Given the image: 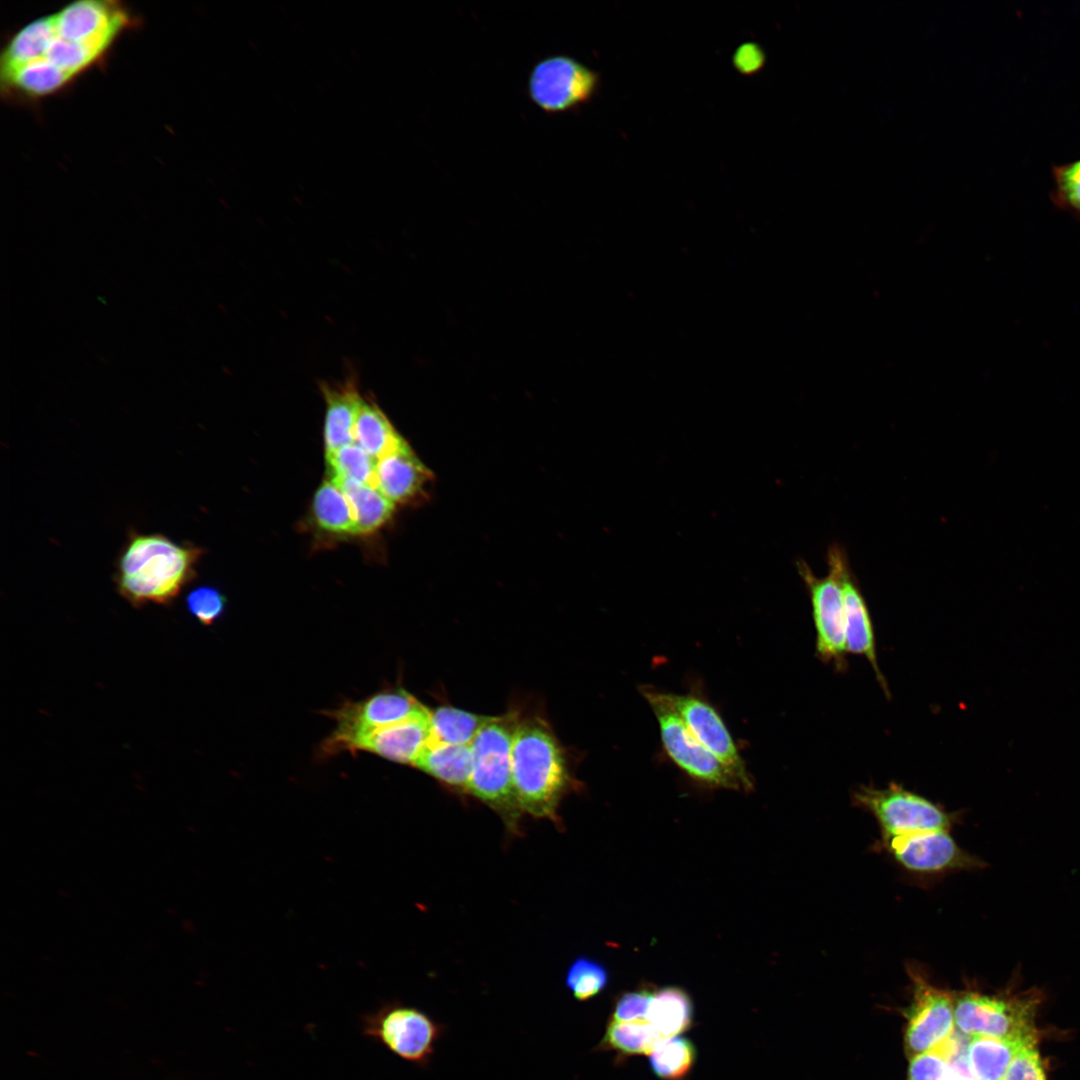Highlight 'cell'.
<instances>
[{"instance_id": "83f0119b", "label": "cell", "mask_w": 1080, "mask_h": 1080, "mask_svg": "<svg viewBox=\"0 0 1080 1080\" xmlns=\"http://www.w3.org/2000/svg\"><path fill=\"white\" fill-rule=\"evenodd\" d=\"M967 1046L954 1031L948 1038L911 1059L909 1080H942L952 1059Z\"/></svg>"}, {"instance_id": "d4e9b609", "label": "cell", "mask_w": 1080, "mask_h": 1080, "mask_svg": "<svg viewBox=\"0 0 1080 1080\" xmlns=\"http://www.w3.org/2000/svg\"><path fill=\"white\" fill-rule=\"evenodd\" d=\"M697 1059L694 1043L683 1036L660 1039L649 1054V1067L661 1080H686Z\"/></svg>"}, {"instance_id": "d590c367", "label": "cell", "mask_w": 1080, "mask_h": 1080, "mask_svg": "<svg viewBox=\"0 0 1080 1080\" xmlns=\"http://www.w3.org/2000/svg\"><path fill=\"white\" fill-rule=\"evenodd\" d=\"M942 1080H977L967 1066L966 1050L959 1052L951 1061L949 1068Z\"/></svg>"}, {"instance_id": "44dd1931", "label": "cell", "mask_w": 1080, "mask_h": 1080, "mask_svg": "<svg viewBox=\"0 0 1080 1080\" xmlns=\"http://www.w3.org/2000/svg\"><path fill=\"white\" fill-rule=\"evenodd\" d=\"M647 1020L662 1038L678 1036L693 1026L692 998L681 987H663L654 993Z\"/></svg>"}, {"instance_id": "5b68a950", "label": "cell", "mask_w": 1080, "mask_h": 1080, "mask_svg": "<svg viewBox=\"0 0 1080 1080\" xmlns=\"http://www.w3.org/2000/svg\"><path fill=\"white\" fill-rule=\"evenodd\" d=\"M828 574L818 578L804 560L796 568L807 587L816 632V657L837 672L848 668L845 645L842 577L849 566L845 552L838 545L828 551Z\"/></svg>"}, {"instance_id": "d6a6232c", "label": "cell", "mask_w": 1080, "mask_h": 1080, "mask_svg": "<svg viewBox=\"0 0 1080 1080\" xmlns=\"http://www.w3.org/2000/svg\"><path fill=\"white\" fill-rule=\"evenodd\" d=\"M655 991L650 985L622 993L615 999L610 1019L619 1022L647 1020Z\"/></svg>"}, {"instance_id": "8992f818", "label": "cell", "mask_w": 1080, "mask_h": 1080, "mask_svg": "<svg viewBox=\"0 0 1080 1080\" xmlns=\"http://www.w3.org/2000/svg\"><path fill=\"white\" fill-rule=\"evenodd\" d=\"M362 1034L401 1060L422 1069L430 1065L447 1027L425 1011L400 1002L383 1004L361 1017Z\"/></svg>"}, {"instance_id": "4316f807", "label": "cell", "mask_w": 1080, "mask_h": 1080, "mask_svg": "<svg viewBox=\"0 0 1080 1080\" xmlns=\"http://www.w3.org/2000/svg\"><path fill=\"white\" fill-rule=\"evenodd\" d=\"M313 515L317 524L336 534H355V519L348 499L331 479L314 494Z\"/></svg>"}, {"instance_id": "8fae6325", "label": "cell", "mask_w": 1080, "mask_h": 1080, "mask_svg": "<svg viewBox=\"0 0 1080 1080\" xmlns=\"http://www.w3.org/2000/svg\"><path fill=\"white\" fill-rule=\"evenodd\" d=\"M528 96L542 111L560 114L588 102L599 88V76L568 55H551L538 61L528 78Z\"/></svg>"}, {"instance_id": "9a60e30c", "label": "cell", "mask_w": 1080, "mask_h": 1080, "mask_svg": "<svg viewBox=\"0 0 1080 1080\" xmlns=\"http://www.w3.org/2000/svg\"><path fill=\"white\" fill-rule=\"evenodd\" d=\"M431 480V471L406 441L376 460L374 487L394 504L421 496Z\"/></svg>"}, {"instance_id": "ac0fdd59", "label": "cell", "mask_w": 1080, "mask_h": 1080, "mask_svg": "<svg viewBox=\"0 0 1080 1080\" xmlns=\"http://www.w3.org/2000/svg\"><path fill=\"white\" fill-rule=\"evenodd\" d=\"M326 403L324 443L326 453L355 442L354 429L363 398L352 377L342 383L320 384Z\"/></svg>"}, {"instance_id": "7a4b0ae2", "label": "cell", "mask_w": 1080, "mask_h": 1080, "mask_svg": "<svg viewBox=\"0 0 1080 1080\" xmlns=\"http://www.w3.org/2000/svg\"><path fill=\"white\" fill-rule=\"evenodd\" d=\"M203 550L161 533L132 531L117 561L114 582L132 606L167 605L196 577Z\"/></svg>"}, {"instance_id": "4dcf8cb0", "label": "cell", "mask_w": 1080, "mask_h": 1080, "mask_svg": "<svg viewBox=\"0 0 1080 1080\" xmlns=\"http://www.w3.org/2000/svg\"><path fill=\"white\" fill-rule=\"evenodd\" d=\"M1050 193L1057 208L1080 217V158L1052 168Z\"/></svg>"}, {"instance_id": "f1b7e54d", "label": "cell", "mask_w": 1080, "mask_h": 1080, "mask_svg": "<svg viewBox=\"0 0 1080 1080\" xmlns=\"http://www.w3.org/2000/svg\"><path fill=\"white\" fill-rule=\"evenodd\" d=\"M331 478H340L374 486L376 460L356 442L326 453Z\"/></svg>"}, {"instance_id": "1f68e13d", "label": "cell", "mask_w": 1080, "mask_h": 1080, "mask_svg": "<svg viewBox=\"0 0 1080 1080\" xmlns=\"http://www.w3.org/2000/svg\"><path fill=\"white\" fill-rule=\"evenodd\" d=\"M186 607L199 623L208 626L224 614L226 598L215 587L199 586L186 595Z\"/></svg>"}, {"instance_id": "2e32d148", "label": "cell", "mask_w": 1080, "mask_h": 1080, "mask_svg": "<svg viewBox=\"0 0 1080 1080\" xmlns=\"http://www.w3.org/2000/svg\"><path fill=\"white\" fill-rule=\"evenodd\" d=\"M430 713L428 710L371 732L356 740L349 750L368 751L390 761L414 765L430 738Z\"/></svg>"}, {"instance_id": "e0dca14e", "label": "cell", "mask_w": 1080, "mask_h": 1080, "mask_svg": "<svg viewBox=\"0 0 1080 1080\" xmlns=\"http://www.w3.org/2000/svg\"><path fill=\"white\" fill-rule=\"evenodd\" d=\"M842 589L846 651L866 658L884 694L890 697L887 681L878 664L876 638L871 615L849 566L843 573Z\"/></svg>"}, {"instance_id": "30bf717a", "label": "cell", "mask_w": 1080, "mask_h": 1080, "mask_svg": "<svg viewBox=\"0 0 1080 1080\" xmlns=\"http://www.w3.org/2000/svg\"><path fill=\"white\" fill-rule=\"evenodd\" d=\"M427 711L404 689L381 691L362 701L346 703L330 713L336 729L324 743L325 751L349 750L359 738Z\"/></svg>"}, {"instance_id": "4fadbf2b", "label": "cell", "mask_w": 1080, "mask_h": 1080, "mask_svg": "<svg viewBox=\"0 0 1080 1080\" xmlns=\"http://www.w3.org/2000/svg\"><path fill=\"white\" fill-rule=\"evenodd\" d=\"M660 693L696 739L753 789L736 743L715 707L697 694Z\"/></svg>"}, {"instance_id": "d6986e66", "label": "cell", "mask_w": 1080, "mask_h": 1080, "mask_svg": "<svg viewBox=\"0 0 1080 1080\" xmlns=\"http://www.w3.org/2000/svg\"><path fill=\"white\" fill-rule=\"evenodd\" d=\"M414 766L445 784L467 789L472 770L470 745L428 743Z\"/></svg>"}, {"instance_id": "f546056e", "label": "cell", "mask_w": 1080, "mask_h": 1080, "mask_svg": "<svg viewBox=\"0 0 1080 1080\" xmlns=\"http://www.w3.org/2000/svg\"><path fill=\"white\" fill-rule=\"evenodd\" d=\"M609 983V972L599 961L582 956L569 966L565 986L579 1002L592 1000L601 994Z\"/></svg>"}, {"instance_id": "484cf974", "label": "cell", "mask_w": 1080, "mask_h": 1080, "mask_svg": "<svg viewBox=\"0 0 1080 1080\" xmlns=\"http://www.w3.org/2000/svg\"><path fill=\"white\" fill-rule=\"evenodd\" d=\"M487 719L452 706H440L430 713L428 743L470 745Z\"/></svg>"}, {"instance_id": "9c48e42d", "label": "cell", "mask_w": 1080, "mask_h": 1080, "mask_svg": "<svg viewBox=\"0 0 1080 1080\" xmlns=\"http://www.w3.org/2000/svg\"><path fill=\"white\" fill-rule=\"evenodd\" d=\"M853 802L872 813L881 826L883 838L927 831L950 830L953 817L931 800L897 782L884 788L861 785L852 794Z\"/></svg>"}, {"instance_id": "3957f363", "label": "cell", "mask_w": 1080, "mask_h": 1080, "mask_svg": "<svg viewBox=\"0 0 1080 1080\" xmlns=\"http://www.w3.org/2000/svg\"><path fill=\"white\" fill-rule=\"evenodd\" d=\"M512 781L518 805L535 817H556L572 785L564 752L540 717L518 719L511 748Z\"/></svg>"}, {"instance_id": "5bb4252c", "label": "cell", "mask_w": 1080, "mask_h": 1080, "mask_svg": "<svg viewBox=\"0 0 1080 1080\" xmlns=\"http://www.w3.org/2000/svg\"><path fill=\"white\" fill-rule=\"evenodd\" d=\"M885 845L906 869L934 873L956 869H977L985 863L960 848L948 830L885 837Z\"/></svg>"}, {"instance_id": "7c38bea8", "label": "cell", "mask_w": 1080, "mask_h": 1080, "mask_svg": "<svg viewBox=\"0 0 1080 1080\" xmlns=\"http://www.w3.org/2000/svg\"><path fill=\"white\" fill-rule=\"evenodd\" d=\"M907 970L913 982V1002L906 1013L905 1051L912 1059L954 1033L955 998L929 983L913 964Z\"/></svg>"}, {"instance_id": "7402d4cb", "label": "cell", "mask_w": 1080, "mask_h": 1080, "mask_svg": "<svg viewBox=\"0 0 1080 1080\" xmlns=\"http://www.w3.org/2000/svg\"><path fill=\"white\" fill-rule=\"evenodd\" d=\"M661 1038L648 1020L619 1022L609 1018L594 1051L613 1052L618 1059L649 1055Z\"/></svg>"}, {"instance_id": "6da1fadb", "label": "cell", "mask_w": 1080, "mask_h": 1080, "mask_svg": "<svg viewBox=\"0 0 1080 1080\" xmlns=\"http://www.w3.org/2000/svg\"><path fill=\"white\" fill-rule=\"evenodd\" d=\"M118 1L79 0L17 30L0 58L3 96L37 102L52 96L104 60L134 25Z\"/></svg>"}, {"instance_id": "ffe728a7", "label": "cell", "mask_w": 1080, "mask_h": 1080, "mask_svg": "<svg viewBox=\"0 0 1080 1080\" xmlns=\"http://www.w3.org/2000/svg\"><path fill=\"white\" fill-rule=\"evenodd\" d=\"M331 480L341 488L350 503L355 519V534L372 533L391 518L394 503L376 487L347 479Z\"/></svg>"}, {"instance_id": "603a6c76", "label": "cell", "mask_w": 1080, "mask_h": 1080, "mask_svg": "<svg viewBox=\"0 0 1080 1080\" xmlns=\"http://www.w3.org/2000/svg\"><path fill=\"white\" fill-rule=\"evenodd\" d=\"M1023 1046L992 1036H972L966 1051L968 1069L977 1080H1002Z\"/></svg>"}, {"instance_id": "cb8c5ba5", "label": "cell", "mask_w": 1080, "mask_h": 1080, "mask_svg": "<svg viewBox=\"0 0 1080 1080\" xmlns=\"http://www.w3.org/2000/svg\"><path fill=\"white\" fill-rule=\"evenodd\" d=\"M354 439L375 460L405 442L378 405L369 399H363L355 424Z\"/></svg>"}, {"instance_id": "ba28073f", "label": "cell", "mask_w": 1080, "mask_h": 1080, "mask_svg": "<svg viewBox=\"0 0 1080 1080\" xmlns=\"http://www.w3.org/2000/svg\"><path fill=\"white\" fill-rule=\"evenodd\" d=\"M656 716L660 738L669 758L690 778L710 788L752 789L718 757L703 746L682 719L662 698L659 690L641 688Z\"/></svg>"}, {"instance_id": "836d02e7", "label": "cell", "mask_w": 1080, "mask_h": 1080, "mask_svg": "<svg viewBox=\"0 0 1080 1080\" xmlns=\"http://www.w3.org/2000/svg\"><path fill=\"white\" fill-rule=\"evenodd\" d=\"M1002 1080H1045L1035 1044L1019 1049Z\"/></svg>"}, {"instance_id": "e575fe53", "label": "cell", "mask_w": 1080, "mask_h": 1080, "mask_svg": "<svg viewBox=\"0 0 1080 1080\" xmlns=\"http://www.w3.org/2000/svg\"><path fill=\"white\" fill-rule=\"evenodd\" d=\"M764 59V54L757 45L746 43L737 49L734 64L742 73H753L761 68Z\"/></svg>"}, {"instance_id": "52a82bcc", "label": "cell", "mask_w": 1080, "mask_h": 1080, "mask_svg": "<svg viewBox=\"0 0 1080 1080\" xmlns=\"http://www.w3.org/2000/svg\"><path fill=\"white\" fill-rule=\"evenodd\" d=\"M1034 993L987 995L968 991L954 1002V1021L971 1036H992L1021 1045L1035 1044Z\"/></svg>"}, {"instance_id": "277c9868", "label": "cell", "mask_w": 1080, "mask_h": 1080, "mask_svg": "<svg viewBox=\"0 0 1080 1080\" xmlns=\"http://www.w3.org/2000/svg\"><path fill=\"white\" fill-rule=\"evenodd\" d=\"M518 716L488 717L470 744L472 770L467 790L509 818L521 811L512 781L511 748Z\"/></svg>"}]
</instances>
